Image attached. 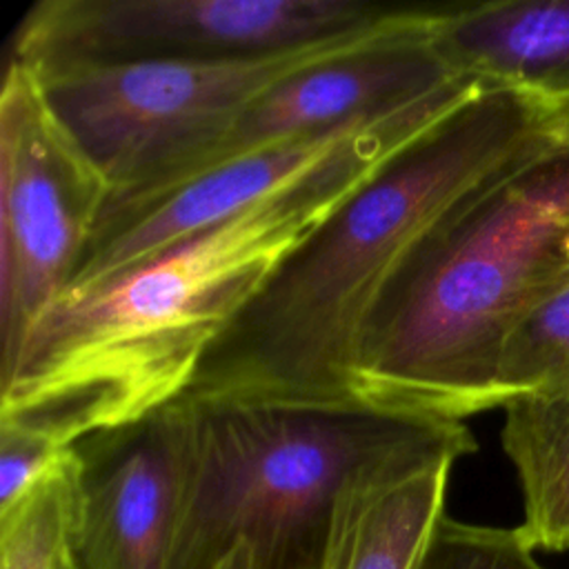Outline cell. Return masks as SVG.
<instances>
[{"instance_id":"obj_1","label":"cell","mask_w":569,"mask_h":569,"mask_svg":"<svg viewBox=\"0 0 569 569\" xmlns=\"http://www.w3.org/2000/svg\"><path fill=\"white\" fill-rule=\"evenodd\" d=\"M478 87L462 78L396 107L296 184L64 293L0 380V420L71 447L182 396L209 347L287 253L380 162Z\"/></svg>"},{"instance_id":"obj_2","label":"cell","mask_w":569,"mask_h":569,"mask_svg":"<svg viewBox=\"0 0 569 569\" xmlns=\"http://www.w3.org/2000/svg\"><path fill=\"white\" fill-rule=\"evenodd\" d=\"M560 133L558 109L482 84L380 162L276 267L184 393L349 402L385 287L462 202Z\"/></svg>"},{"instance_id":"obj_3","label":"cell","mask_w":569,"mask_h":569,"mask_svg":"<svg viewBox=\"0 0 569 569\" xmlns=\"http://www.w3.org/2000/svg\"><path fill=\"white\" fill-rule=\"evenodd\" d=\"M569 276V133L462 202L378 298L358 400L462 420L502 407L498 362L520 318Z\"/></svg>"},{"instance_id":"obj_4","label":"cell","mask_w":569,"mask_h":569,"mask_svg":"<svg viewBox=\"0 0 569 569\" xmlns=\"http://www.w3.org/2000/svg\"><path fill=\"white\" fill-rule=\"evenodd\" d=\"M180 398L184 480L167 569H318L351 478L416 449L476 451L462 420L365 400Z\"/></svg>"},{"instance_id":"obj_5","label":"cell","mask_w":569,"mask_h":569,"mask_svg":"<svg viewBox=\"0 0 569 569\" xmlns=\"http://www.w3.org/2000/svg\"><path fill=\"white\" fill-rule=\"evenodd\" d=\"M431 9L405 4L371 29L262 58L29 71L56 122L107 182L102 213H111L162 196L256 98L287 76L373 42Z\"/></svg>"},{"instance_id":"obj_6","label":"cell","mask_w":569,"mask_h":569,"mask_svg":"<svg viewBox=\"0 0 569 569\" xmlns=\"http://www.w3.org/2000/svg\"><path fill=\"white\" fill-rule=\"evenodd\" d=\"M405 4L367 0H42L9 60L31 71L147 60H244L371 29Z\"/></svg>"},{"instance_id":"obj_7","label":"cell","mask_w":569,"mask_h":569,"mask_svg":"<svg viewBox=\"0 0 569 569\" xmlns=\"http://www.w3.org/2000/svg\"><path fill=\"white\" fill-rule=\"evenodd\" d=\"M109 187L56 122L36 78L7 62L0 91V380L62 298Z\"/></svg>"},{"instance_id":"obj_8","label":"cell","mask_w":569,"mask_h":569,"mask_svg":"<svg viewBox=\"0 0 569 569\" xmlns=\"http://www.w3.org/2000/svg\"><path fill=\"white\" fill-rule=\"evenodd\" d=\"M440 9L433 7L425 18L402 29L311 64L273 84L156 200L220 164L396 109L462 80L465 76L456 73L431 42V29Z\"/></svg>"},{"instance_id":"obj_9","label":"cell","mask_w":569,"mask_h":569,"mask_svg":"<svg viewBox=\"0 0 569 569\" xmlns=\"http://www.w3.org/2000/svg\"><path fill=\"white\" fill-rule=\"evenodd\" d=\"M71 447L78 456V511L69 567L167 569L184 480L182 398Z\"/></svg>"},{"instance_id":"obj_10","label":"cell","mask_w":569,"mask_h":569,"mask_svg":"<svg viewBox=\"0 0 569 569\" xmlns=\"http://www.w3.org/2000/svg\"><path fill=\"white\" fill-rule=\"evenodd\" d=\"M465 447H429L382 460L340 491L318 569H422L447 516V487Z\"/></svg>"},{"instance_id":"obj_11","label":"cell","mask_w":569,"mask_h":569,"mask_svg":"<svg viewBox=\"0 0 569 569\" xmlns=\"http://www.w3.org/2000/svg\"><path fill=\"white\" fill-rule=\"evenodd\" d=\"M431 42L465 78L569 104V0L442 7Z\"/></svg>"},{"instance_id":"obj_12","label":"cell","mask_w":569,"mask_h":569,"mask_svg":"<svg viewBox=\"0 0 569 569\" xmlns=\"http://www.w3.org/2000/svg\"><path fill=\"white\" fill-rule=\"evenodd\" d=\"M500 440L522 491V538L533 551H567L569 393L511 398Z\"/></svg>"},{"instance_id":"obj_13","label":"cell","mask_w":569,"mask_h":569,"mask_svg":"<svg viewBox=\"0 0 569 569\" xmlns=\"http://www.w3.org/2000/svg\"><path fill=\"white\" fill-rule=\"evenodd\" d=\"M78 511V456L60 458L0 507V569H67Z\"/></svg>"},{"instance_id":"obj_14","label":"cell","mask_w":569,"mask_h":569,"mask_svg":"<svg viewBox=\"0 0 569 569\" xmlns=\"http://www.w3.org/2000/svg\"><path fill=\"white\" fill-rule=\"evenodd\" d=\"M502 407L518 396L569 393V276L513 327L498 362Z\"/></svg>"},{"instance_id":"obj_15","label":"cell","mask_w":569,"mask_h":569,"mask_svg":"<svg viewBox=\"0 0 569 569\" xmlns=\"http://www.w3.org/2000/svg\"><path fill=\"white\" fill-rule=\"evenodd\" d=\"M518 527L471 525L445 516L422 569H542Z\"/></svg>"},{"instance_id":"obj_16","label":"cell","mask_w":569,"mask_h":569,"mask_svg":"<svg viewBox=\"0 0 569 569\" xmlns=\"http://www.w3.org/2000/svg\"><path fill=\"white\" fill-rule=\"evenodd\" d=\"M64 449L31 427L0 420V507L27 491Z\"/></svg>"},{"instance_id":"obj_17","label":"cell","mask_w":569,"mask_h":569,"mask_svg":"<svg viewBox=\"0 0 569 569\" xmlns=\"http://www.w3.org/2000/svg\"><path fill=\"white\" fill-rule=\"evenodd\" d=\"M558 116H560V127H562V131L569 133V104L558 107Z\"/></svg>"},{"instance_id":"obj_18","label":"cell","mask_w":569,"mask_h":569,"mask_svg":"<svg viewBox=\"0 0 569 569\" xmlns=\"http://www.w3.org/2000/svg\"><path fill=\"white\" fill-rule=\"evenodd\" d=\"M67 569H71V567H69V565H67Z\"/></svg>"},{"instance_id":"obj_19","label":"cell","mask_w":569,"mask_h":569,"mask_svg":"<svg viewBox=\"0 0 569 569\" xmlns=\"http://www.w3.org/2000/svg\"><path fill=\"white\" fill-rule=\"evenodd\" d=\"M542 569H545V567H542Z\"/></svg>"}]
</instances>
